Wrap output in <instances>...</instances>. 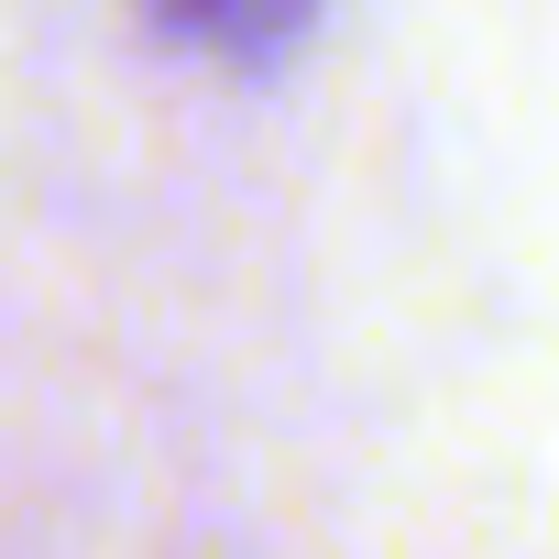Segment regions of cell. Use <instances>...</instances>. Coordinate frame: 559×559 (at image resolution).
Returning <instances> with one entry per match:
<instances>
[{"mask_svg": "<svg viewBox=\"0 0 559 559\" xmlns=\"http://www.w3.org/2000/svg\"><path fill=\"white\" fill-rule=\"evenodd\" d=\"M154 23L209 45V56H263V45H286L308 23V0H154Z\"/></svg>", "mask_w": 559, "mask_h": 559, "instance_id": "cell-1", "label": "cell"}]
</instances>
